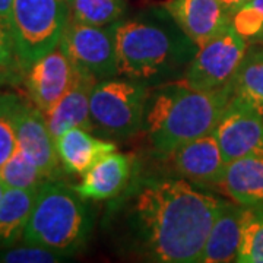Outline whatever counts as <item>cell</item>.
Returning a JSON list of instances; mask_svg holds the SVG:
<instances>
[{"instance_id": "18", "label": "cell", "mask_w": 263, "mask_h": 263, "mask_svg": "<svg viewBox=\"0 0 263 263\" xmlns=\"http://www.w3.org/2000/svg\"><path fill=\"white\" fill-rule=\"evenodd\" d=\"M221 187L235 203L263 211V155L228 162Z\"/></svg>"}, {"instance_id": "9", "label": "cell", "mask_w": 263, "mask_h": 263, "mask_svg": "<svg viewBox=\"0 0 263 263\" xmlns=\"http://www.w3.org/2000/svg\"><path fill=\"white\" fill-rule=\"evenodd\" d=\"M157 158L171 176L208 189L222 186L227 162L214 130Z\"/></svg>"}, {"instance_id": "7", "label": "cell", "mask_w": 263, "mask_h": 263, "mask_svg": "<svg viewBox=\"0 0 263 263\" xmlns=\"http://www.w3.org/2000/svg\"><path fill=\"white\" fill-rule=\"evenodd\" d=\"M247 51V41L231 25L197 48L181 82L199 91L230 86Z\"/></svg>"}, {"instance_id": "22", "label": "cell", "mask_w": 263, "mask_h": 263, "mask_svg": "<svg viewBox=\"0 0 263 263\" xmlns=\"http://www.w3.org/2000/svg\"><path fill=\"white\" fill-rule=\"evenodd\" d=\"M0 180L6 187L40 189L48 179L37 164L16 146L9 160L0 167Z\"/></svg>"}, {"instance_id": "12", "label": "cell", "mask_w": 263, "mask_h": 263, "mask_svg": "<svg viewBox=\"0 0 263 263\" xmlns=\"http://www.w3.org/2000/svg\"><path fill=\"white\" fill-rule=\"evenodd\" d=\"M16 141V146L37 164L48 180L62 179L65 170L59 160L56 141L48 130L46 117L35 104L25 100L18 116Z\"/></svg>"}, {"instance_id": "17", "label": "cell", "mask_w": 263, "mask_h": 263, "mask_svg": "<svg viewBox=\"0 0 263 263\" xmlns=\"http://www.w3.org/2000/svg\"><path fill=\"white\" fill-rule=\"evenodd\" d=\"M60 164L67 174L82 176L107 154L117 151L116 143L97 138L82 127H72L56 139Z\"/></svg>"}, {"instance_id": "24", "label": "cell", "mask_w": 263, "mask_h": 263, "mask_svg": "<svg viewBox=\"0 0 263 263\" xmlns=\"http://www.w3.org/2000/svg\"><path fill=\"white\" fill-rule=\"evenodd\" d=\"M22 103L24 98L13 92H3L0 97V167L16 149L18 116Z\"/></svg>"}, {"instance_id": "19", "label": "cell", "mask_w": 263, "mask_h": 263, "mask_svg": "<svg viewBox=\"0 0 263 263\" xmlns=\"http://www.w3.org/2000/svg\"><path fill=\"white\" fill-rule=\"evenodd\" d=\"M38 189L6 187L0 200V249L15 246L24 237Z\"/></svg>"}, {"instance_id": "30", "label": "cell", "mask_w": 263, "mask_h": 263, "mask_svg": "<svg viewBox=\"0 0 263 263\" xmlns=\"http://www.w3.org/2000/svg\"><path fill=\"white\" fill-rule=\"evenodd\" d=\"M19 79L18 75H12V73H5V72H0V97L3 94V86L8 84H13Z\"/></svg>"}, {"instance_id": "3", "label": "cell", "mask_w": 263, "mask_h": 263, "mask_svg": "<svg viewBox=\"0 0 263 263\" xmlns=\"http://www.w3.org/2000/svg\"><path fill=\"white\" fill-rule=\"evenodd\" d=\"M233 97V84L215 91L193 89L181 81L151 88L143 129L155 157L167 155L215 129Z\"/></svg>"}, {"instance_id": "21", "label": "cell", "mask_w": 263, "mask_h": 263, "mask_svg": "<svg viewBox=\"0 0 263 263\" xmlns=\"http://www.w3.org/2000/svg\"><path fill=\"white\" fill-rule=\"evenodd\" d=\"M70 18L95 27H108L126 15V0H69Z\"/></svg>"}, {"instance_id": "16", "label": "cell", "mask_w": 263, "mask_h": 263, "mask_svg": "<svg viewBox=\"0 0 263 263\" xmlns=\"http://www.w3.org/2000/svg\"><path fill=\"white\" fill-rule=\"evenodd\" d=\"M97 82L98 79H95L92 75L81 72L79 79L72 89L51 110L43 113L54 141L72 127H82L85 130L92 132L89 101L92 88Z\"/></svg>"}, {"instance_id": "6", "label": "cell", "mask_w": 263, "mask_h": 263, "mask_svg": "<svg viewBox=\"0 0 263 263\" xmlns=\"http://www.w3.org/2000/svg\"><path fill=\"white\" fill-rule=\"evenodd\" d=\"M69 19L66 0H13L10 34L24 73L60 44Z\"/></svg>"}, {"instance_id": "4", "label": "cell", "mask_w": 263, "mask_h": 263, "mask_svg": "<svg viewBox=\"0 0 263 263\" xmlns=\"http://www.w3.org/2000/svg\"><path fill=\"white\" fill-rule=\"evenodd\" d=\"M94 222L92 208L75 187L62 179L47 180L38 189L22 238L72 257L88 245Z\"/></svg>"}, {"instance_id": "32", "label": "cell", "mask_w": 263, "mask_h": 263, "mask_svg": "<svg viewBox=\"0 0 263 263\" xmlns=\"http://www.w3.org/2000/svg\"><path fill=\"white\" fill-rule=\"evenodd\" d=\"M66 2H69V0H66Z\"/></svg>"}, {"instance_id": "23", "label": "cell", "mask_w": 263, "mask_h": 263, "mask_svg": "<svg viewBox=\"0 0 263 263\" xmlns=\"http://www.w3.org/2000/svg\"><path fill=\"white\" fill-rule=\"evenodd\" d=\"M235 262L263 263V211L245 209L241 240Z\"/></svg>"}, {"instance_id": "14", "label": "cell", "mask_w": 263, "mask_h": 263, "mask_svg": "<svg viewBox=\"0 0 263 263\" xmlns=\"http://www.w3.org/2000/svg\"><path fill=\"white\" fill-rule=\"evenodd\" d=\"M135 171V160L122 152H110L95 162L75 186L86 200H111L129 184Z\"/></svg>"}, {"instance_id": "20", "label": "cell", "mask_w": 263, "mask_h": 263, "mask_svg": "<svg viewBox=\"0 0 263 263\" xmlns=\"http://www.w3.org/2000/svg\"><path fill=\"white\" fill-rule=\"evenodd\" d=\"M233 95L263 116V50L246 54L233 81Z\"/></svg>"}, {"instance_id": "11", "label": "cell", "mask_w": 263, "mask_h": 263, "mask_svg": "<svg viewBox=\"0 0 263 263\" xmlns=\"http://www.w3.org/2000/svg\"><path fill=\"white\" fill-rule=\"evenodd\" d=\"M79 75L81 70L57 46L25 70L24 84L31 103L35 104L41 113H47L72 89Z\"/></svg>"}, {"instance_id": "31", "label": "cell", "mask_w": 263, "mask_h": 263, "mask_svg": "<svg viewBox=\"0 0 263 263\" xmlns=\"http://www.w3.org/2000/svg\"><path fill=\"white\" fill-rule=\"evenodd\" d=\"M5 189H6V186H5L3 181L0 180V200H2V196H3V193H5Z\"/></svg>"}, {"instance_id": "26", "label": "cell", "mask_w": 263, "mask_h": 263, "mask_svg": "<svg viewBox=\"0 0 263 263\" xmlns=\"http://www.w3.org/2000/svg\"><path fill=\"white\" fill-rule=\"evenodd\" d=\"M67 260H70V256L32 243L0 249V263H60Z\"/></svg>"}, {"instance_id": "1", "label": "cell", "mask_w": 263, "mask_h": 263, "mask_svg": "<svg viewBox=\"0 0 263 263\" xmlns=\"http://www.w3.org/2000/svg\"><path fill=\"white\" fill-rule=\"evenodd\" d=\"M222 199L171 174H141L108 200L103 228L116 252L132 260L199 263Z\"/></svg>"}, {"instance_id": "33", "label": "cell", "mask_w": 263, "mask_h": 263, "mask_svg": "<svg viewBox=\"0 0 263 263\" xmlns=\"http://www.w3.org/2000/svg\"><path fill=\"white\" fill-rule=\"evenodd\" d=\"M0 24H2V22H0Z\"/></svg>"}, {"instance_id": "29", "label": "cell", "mask_w": 263, "mask_h": 263, "mask_svg": "<svg viewBox=\"0 0 263 263\" xmlns=\"http://www.w3.org/2000/svg\"><path fill=\"white\" fill-rule=\"evenodd\" d=\"M247 2H250V0H219V3L224 6V9L233 16V13H234L235 10H238L241 6H245Z\"/></svg>"}, {"instance_id": "10", "label": "cell", "mask_w": 263, "mask_h": 263, "mask_svg": "<svg viewBox=\"0 0 263 263\" xmlns=\"http://www.w3.org/2000/svg\"><path fill=\"white\" fill-rule=\"evenodd\" d=\"M214 132L227 164L263 155V116L237 95L230 98Z\"/></svg>"}, {"instance_id": "28", "label": "cell", "mask_w": 263, "mask_h": 263, "mask_svg": "<svg viewBox=\"0 0 263 263\" xmlns=\"http://www.w3.org/2000/svg\"><path fill=\"white\" fill-rule=\"evenodd\" d=\"M12 5L13 0H0V22L9 32L10 24H12Z\"/></svg>"}, {"instance_id": "5", "label": "cell", "mask_w": 263, "mask_h": 263, "mask_svg": "<svg viewBox=\"0 0 263 263\" xmlns=\"http://www.w3.org/2000/svg\"><path fill=\"white\" fill-rule=\"evenodd\" d=\"M148 86L126 76L98 81L91 92L92 132L104 139H129L143 129Z\"/></svg>"}, {"instance_id": "15", "label": "cell", "mask_w": 263, "mask_h": 263, "mask_svg": "<svg viewBox=\"0 0 263 263\" xmlns=\"http://www.w3.org/2000/svg\"><path fill=\"white\" fill-rule=\"evenodd\" d=\"M245 209L233 200L222 202L208 234L199 263L235 262L241 240Z\"/></svg>"}, {"instance_id": "27", "label": "cell", "mask_w": 263, "mask_h": 263, "mask_svg": "<svg viewBox=\"0 0 263 263\" xmlns=\"http://www.w3.org/2000/svg\"><path fill=\"white\" fill-rule=\"evenodd\" d=\"M0 72L22 76L24 79V72L19 66L12 35L2 24H0Z\"/></svg>"}, {"instance_id": "13", "label": "cell", "mask_w": 263, "mask_h": 263, "mask_svg": "<svg viewBox=\"0 0 263 263\" xmlns=\"http://www.w3.org/2000/svg\"><path fill=\"white\" fill-rule=\"evenodd\" d=\"M164 8L197 47L231 25V15L219 0H168Z\"/></svg>"}, {"instance_id": "25", "label": "cell", "mask_w": 263, "mask_h": 263, "mask_svg": "<svg viewBox=\"0 0 263 263\" xmlns=\"http://www.w3.org/2000/svg\"><path fill=\"white\" fill-rule=\"evenodd\" d=\"M231 28L247 43L263 40V0H250L235 10L231 16Z\"/></svg>"}, {"instance_id": "2", "label": "cell", "mask_w": 263, "mask_h": 263, "mask_svg": "<svg viewBox=\"0 0 263 263\" xmlns=\"http://www.w3.org/2000/svg\"><path fill=\"white\" fill-rule=\"evenodd\" d=\"M117 75L148 88L181 81L197 44L164 6H152L110 25Z\"/></svg>"}, {"instance_id": "8", "label": "cell", "mask_w": 263, "mask_h": 263, "mask_svg": "<svg viewBox=\"0 0 263 263\" xmlns=\"http://www.w3.org/2000/svg\"><path fill=\"white\" fill-rule=\"evenodd\" d=\"M78 70L101 81L117 75L111 27H95L69 19L60 44Z\"/></svg>"}]
</instances>
